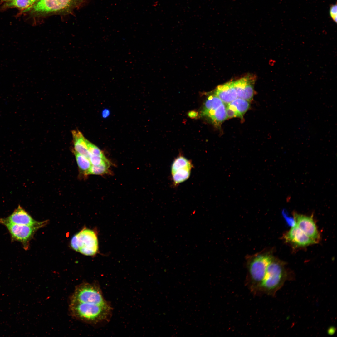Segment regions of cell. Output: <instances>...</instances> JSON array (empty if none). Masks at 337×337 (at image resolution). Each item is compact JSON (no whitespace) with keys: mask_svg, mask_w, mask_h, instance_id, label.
I'll return each instance as SVG.
<instances>
[{"mask_svg":"<svg viewBox=\"0 0 337 337\" xmlns=\"http://www.w3.org/2000/svg\"><path fill=\"white\" fill-rule=\"evenodd\" d=\"M273 258L271 256L260 252L247 256L246 284L250 291L256 294L264 277L267 267Z\"/></svg>","mask_w":337,"mask_h":337,"instance_id":"cell-1","label":"cell"},{"mask_svg":"<svg viewBox=\"0 0 337 337\" xmlns=\"http://www.w3.org/2000/svg\"><path fill=\"white\" fill-rule=\"evenodd\" d=\"M70 311L72 316L82 321L96 323L106 320L111 311L107 303L103 304L81 302L71 300Z\"/></svg>","mask_w":337,"mask_h":337,"instance_id":"cell-2","label":"cell"},{"mask_svg":"<svg viewBox=\"0 0 337 337\" xmlns=\"http://www.w3.org/2000/svg\"><path fill=\"white\" fill-rule=\"evenodd\" d=\"M289 277L283 265L273 258L267 267L263 280L256 295L265 294L274 296L285 282L289 280Z\"/></svg>","mask_w":337,"mask_h":337,"instance_id":"cell-3","label":"cell"},{"mask_svg":"<svg viewBox=\"0 0 337 337\" xmlns=\"http://www.w3.org/2000/svg\"><path fill=\"white\" fill-rule=\"evenodd\" d=\"M71 245L74 250L83 255H95L98 250L97 234L94 230L84 228L73 237Z\"/></svg>","mask_w":337,"mask_h":337,"instance_id":"cell-4","label":"cell"},{"mask_svg":"<svg viewBox=\"0 0 337 337\" xmlns=\"http://www.w3.org/2000/svg\"><path fill=\"white\" fill-rule=\"evenodd\" d=\"M86 0H38L31 7L33 12L41 14L71 10Z\"/></svg>","mask_w":337,"mask_h":337,"instance_id":"cell-5","label":"cell"},{"mask_svg":"<svg viewBox=\"0 0 337 337\" xmlns=\"http://www.w3.org/2000/svg\"><path fill=\"white\" fill-rule=\"evenodd\" d=\"M71 300L81 302L103 304L107 303L97 285L83 283L76 287Z\"/></svg>","mask_w":337,"mask_h":337,"instance_id":"cell-6","label":"cell"},{"mask_svg":"<svg viewBox=\"0 0 337 337\" xmlns=\"http://www.w3.org/2000/svg\"><path fill=\"white\" fill-rule=\"evenodd\" d=\"M47 222L44 221L38 225L31 226L14 224L7 222L1 224L4 225L10 235L12 242H20L23 248L27 250L29 247V242L35 232L38 229L44 226Z\"/></svg>","mask_w":337,"mask_h":337,"instance_id":"cell-7","label":"cell"},{"mask_svg":"<svg viewBox=\"0 0 337 337\" xmlns=\"http://www.w3.org/2000/svg\"><path fill=\"white\" fill-rule=\"evenodd\" d=\"M255 77L248 75L233 81L238 97L247 101L252 99L254 93Z\"/></svg>","mask_w":337,"mask_h":337,"instance_id":"cell-8","label":"cell"},{"mask_svg":"<svg viewBox=\"0 0 337 337\" xmlns=\"http://www.w3.org/2000/svg\"><path fill=\"white\" fill-rule=\"evenodd\" d=\"M295 225L307 236L317 241L320 238V234L312 217L294 213Z\"/></svg>","mask_w":337,"mask_h":337,"instance_id":"cell-9","label":"cell"},{"mask_svg":"<svg viewBox=\"0 0 337 337\" xmlns=\"http://www.w3.org/2000/svg\"><path fill=\"white\" fill-rule=\"evenodd\" d=\"M42 222H37L20 205L10 215L5 218H0V224L7 222L18 225L33 226L39 224Z\"/></svg>","mask_w":337,"mask_h":337,"instance_id":"cell-10","label":"cell"},{"mask_svg":"<svg viewBox=\"0 0 337 337\" xmlns=\"http://www.w3.org/2000/svg\"><path fill=\"white\" fill-rule=\"evenodd\" d=\"M286 240L298 246H305L317 243L295 225L286 234Z\"/></svg>","mask_w":337,"mask_h":337,"instance_id":"cell-11","label":"cell"},{"mask_svg":"<svg viewBox=\"0 0 337 337\" xmlns=\"http://www.w3.org/2000/svg\"><path fill=\"white\" fill-rule=\"evenodd\" d=\"M215 95L226 104L230 103L237 97L233 81L218 86L215 91Z\"/></svg>","mask_w":337,"mask_h":337,"instance_id":"cell-12","label":"cell"},{"mask_svg":"<svg viewBox=\"0 0 337 337\" xmlns=\"http://www.w3.org/2000/svg\"><path fill=\"white\" fill-rule=\"evenodd\" d=\"M72 134L75 151L89 159L90 154L87 146L88 140L78 130H73Z\"/></svg>","mask_w":337,"mask_h":337,"instance_id":"cell-13","label":"cell"},{"mask_svg":"<svg viewBox=\"0 0 337 337\" xmlns=\"http://www.w3.org/2000/svg\"><path fill=\"white\" fill-rule=\"evenodd\" d=\"M226 107L222 103L215 110L208 113L206 116L209 117L217 124H219L227 119Z\"/></svg>","mask_w":337,"mask_h":337,"instance_id":"cell-14","label":"cell"},{"mask_svg":"<svg viewBox=\"0 0 337 337\" xmlns=\"http://www.w3.org/2000/svg\"><path fill=\"white\" fill-rule=\"evenodd\" d=\"M223 102L215 95L209 96L206 100L202 113L206 116L209 112L215 110Z\"/></svg>","mask_w":337,"mask_h":337,"instance_id":"cell-15","label":"cell"},{"mask_svg":"<svg viewBox=\"0 0 337 337\" xmlns=\"http://www.w3.org/2000/svg\"><path fill=\"white\" fill-rule=\"evenodd\" d=\"M230 105L238 113L239 117L242 118V115L247 111L249 107L248 101L244 99L237 98L227 104Z\"/></svg>","mask_w":337,"mask_h":337,"instance_id":"cell-16","label":"cell"},{"mask_svg":"<svg viewBox=\"0 0 337 337\" xmlns=\"http://www.w3.org/2000/svg\"><path fill=\"white\" fill-rule=\"evenodd\" d=\"M192 167L190 166L180 168L172 173L175 183L178 184L187 180L189 177Z\"/></svg>","mask_w":337,"mask_h":337,"instance_id":"cell-17","label":"cell"},{"mask_svg":"<svg viewBox=\"0 0 337 337\" xmlns=\"http://www.w3.org/2000/svg\"><path fill=\"white\" fill-rule=\"evenodd\" d=\"M31 0H10L5 2V8H16L20 9H27L32 6Z\"/></svg>","mask_w":337,"mask_h":337,"instance_id":"cell-18","label":"cell"},{"mask_svg":"<svg viewBox=\"0 0 337 337\" xmlns=\"http://www.w3.org/2000/svg\"><path fill=\"white\" fill-rule=\"evenodd\" d=\"M76 160L80 171L85 175L88 172L92 165L89 159L74 151Z\"/></svg>","mask_w":337,"mask_h":337,"instance_id":"cell-19","label":"cell"},{"mask_svg":"<svg viewBox=\"0 0 337 337\" xmlns=\"http://www.w3.org/2000/svg\"><path fill=\"white\" fill-rule=\"evenodd\" d=\"M192 166L190 161L183 156L177 158L173 162L171 167V173H174L180 168Z\"/></svg>","mask_w":337,"mask_h":337,"instance_id":"cell-20","label":"cell"},{"mask_svg":"<svg viewBox=\"0 0 337 337\" xmlns=\"http://www.w3.org/2000/svg\"><path fill=\"white\" fill-rule=\"evenodd\" d=\"M110 163L109 161L100 165L95 166L92 165L89 169L87 175H102L108 172Z\"/></svg>","mask_w":337,"mask_h":337,"instance_id":"cell-21","label":"cell"},{"mask_svg":"<svg viewBox=\"0 0 337 337\" xmlns=\"http://www.w3.org/2000/svg\"><path fill=\"white\" fill-rule=\"evenodd\" d=\"M87 146L89 153V156L90 155H93L101 157H105L102 151L98 148L88 141L87 143Z\"/></svg>","mask_w":337,"mask_h":337,"instance_id":"cell-22","label":"cell"},{"mask_svg":"<svg viewBox=\"0 0 337 337\" xmlns=\"http://www.w3.org/2000/svg\"><path fill=\"white\" fill-rule=\"evenodd\" d=\"M91 164L93 165H98L104 163L108 160L105 157L90 155L89 159Z\"/></svg>","mask_w":337,"mask_h":337,"instance_id":"cell-23","label":"cell"},{"mask_svg":"<svg viewBox=\"0 0 337 337\" xmlns=\"http://www.w3.org/2000/svg\"><path fill=\"white\" fill-rule=\"evenodd\" d=\"M337 5L336 4H332L330 7L329 15L332 19L336 23L337 22Z\"/></svg>","mask_w":337,"mask_h":337,"instance_id":"cell-24","label":"cell"},{"mask_svg":"<svg viewBox=\"0 0 337 337\" xmlns=\"http://www.w3.org/2000/svg\"><path fill=\"white\" fill-rule=\"evenodd\" d=\"M188 115L190 117L194 118L197 117L198 113L195 111H192L189 112Z\"/></svg>","mask_w":337,"mask_h":337,"instance_id":"cell-25","label":"cell"},{"mask_svg":"<svg viewBox=\"0 0 337 337\" xmlns=\"http://www.w3.org/2000/svg\"><path fill=\"white\" fill-rule=\"evenodd\" d=\"M109 114L110 111L108 110L105 109L102 112V116L104 118L107 117L109 115Z\"/></svg>","mask_w":337,"mask_h":337,"instance_id":"cell-26","label":"cell"},{"mask_svg":"<svg viewBox=\"0 0 337 337\" xmlns=\"http://www.w3.org/2000/svg\"><path fill=\"white\" fill-rule=\"evenodd\" d=\"M9 0H1V1L2 2H5Z\"/></svg>","mask_w":337,"mask_h":337,"instance_id":"cell-27","label":"cell"},{"mask_svg":"<svg viewBox=\"0 0 337 337\" xmlns=\"http://www.w3.org/2000/svg\"><path fill=\"white\" fill-rule=\"evenodd\" d=\"M32 3L33 4L36 2L38 0H31Z\"/></svg>","mask_w":337,"mask_h":337,"instance_id":"cell-28","label":"cell"}]
</instances>
